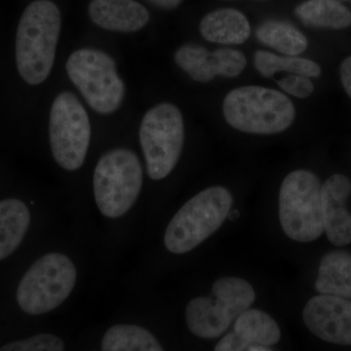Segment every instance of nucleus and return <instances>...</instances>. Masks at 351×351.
Here are the masks:
<instances>
[{
    "mask_svg": "<svg viewBox=\"0 0 351 351\" xmlns=\"http://www.w3.org/2000/svg\"><path fill=\"white\" fill-rule=\"evenodd\" d=\"M61 25V12L50 0H36L23 13L16 36V63L29 84H40L50 75Z\"/></svg>",
    "mask_w": 351,
    "mask_h": 351,
    "instance_id": "nucleus-1",
    "label": "nucleus"
},
{
    "mask_svg": "<svg viewBox=\"0 0 351 351\" xmlns=\"http://www.w3.org/2000/svg\"><path fill=\"white\" fill-rule=\"evenodd\" d=\"M223 113L232 128L256 135L287 130L295 117L294 104L286 95L255 85L237 88L226 95Z\"/></svg>",
    "mask_w": 351,
    "mask_h": 351,
    "instance_id": "nucleus-2",
    "label": "nucleus"
},
{
    "mask_svg": "<svg viewBox=\"0 0 351 351\" xmlns=\"http://www.w3.org/2000/svg\"><path fill=\"white\" fill-rule=\"evenodd\" d=\"M232 203V193L223 186H211L193 196L166 228L167 250L177 255L193 250L225 223Z\"/></svg>",
    "mask_w": 351,
    "mask_h": 351,
    "instance_id": "nucleus-3",
    "label": "nucleus"
},
{
    "mask_svg": "<svg viewBox=\"0 0 351 351\" xmlns=\"http://www.w3.org/2000/svg\"><path fill=\"white\" fill-rule=\"evenodd\" d=\"M255 300V290L248 281L239 277H221L215 281L211 295L189 302L186 325L198 338H219Z\"/></svg>",
    "mask_w": 351,
    "mask_h": 351,
    "instance_id": "nucleus-4",
    "label": "nucleus"
},
{
    "mask_svg": "<svg viewBox=\"0 0 351 351\" xmlns=\"http://www.w3.org/2000/svg\"><path fill=\"white\" fill-rule=\"evenodd\" d=\"M321 186L311 171L295 170L286 176L279 191V221L289 239L306 243L324 232Z\"/></svg>",
    "mask_w": 351,
    "mask_h": 351,
    "instance_id": "nucleus-5",
    "label": "nucleus"
},
{
    "mask_svg": "<svg viewBox=\"0 0 351 351\" xmlns=\"http://www.w3.org/2000/svg\"><path fill=\"white\" fill-rule=\"evenodd\" d=\"M143 184V170L137 154L115 149L101 157L93 178L97 206L101 214L117 219L126 214L137 201Z\"/></svg>",
    "mask_w": 351,
    "mask_h": 351,
    "instance_id": "nucleus-6",
    "label": "nucleus"
},
{
    "mask_svg": "<svg viewBox=\"0 0 351 351\" xmlns=\"http://www.w3.org/2000/svg\"><path fill=\"white\" fill-rule=\"evenodd\" d=\"M76 280L77 271L71 258L63 254H47L25 272L18 286V304L31 315L50 313L68 299Z\"/></svg>",
    "mask_w": 351,
    "mask_h": 351,
    "instance_id": "nucleus-7",
    "label": "nucleus"
},
{
    "mask_svg": "<svg viewBox=\"0 0 351 351\" xmlns=\"http://www.w3.org/2000/svg\"><path fill=\"white\" fill-rule=\"evenodd\" d=\"M184 141V119L175 105L159 104L145 113L140 127V143L151 179L159 181L174 170Z\"/></svg>",
    "mask_w": 351,
    "mask_h": 351,
    "instance_id": "nucleus-8",
    "label": "nucleus"
},
{
    "mask_svg": "<svg viewBox=\"0 0 351 351\" xmlns=\"http://www.w3.org/2000/svg\"><path fill=\"white\" fill-rule=\"evenodd\" d=\"M66 69L69 80L97 112L108 114L121 105L125 95L124 82L112 58L103 51H75L69 58Z\"/></svg>",
    "mask_w": 351,
    "mask_h": 351,
    "instance_id": "nucleus-9",
    "label": "nucleus"
},
{
    "mask_svg": "<svg viewBox=\"0 0 351 351\" xmlns=\"http://www.w3.org/2000/svg\"><path fill=\"white\" fill-rule=\"evenodd\" d=\"M49 136L56 162L64 170L80 169L86 158L91 140V124L86 110L75 94L63 92L53 101Z\"/></svg>",
    "mask_w": 351,
    "mask_h": 351,
    "instance_id": "nucleus-10",
    "label": "nucleus"
},
{
    "mask_svg": "<svg viewBox=\"0 0 351 351\" xmlns=\"http://www.w3.org/2000/svg\"><path fill=\"white\" fill-rule=\"evenodd\" d=\"M302 319L307 329L322 341L351 346V300L316 295L307 302Z\"/></svg>",
    "mask_w": 351,
    "mask_h": 351,
    "instance_id": "nucleus-11",
    "label": "nucleus"
},
{
    "mask_svg": "<svg viewBox=\"0 0 351 351\" xmlns=\"http://www.w3.org/2000/svg\"><path fill=\"white\" fill-rule=\"evenodd\" d=\"M175 62L193 80L206 83L216 76L235 77L243 73L246 57L241 51L223 48L213 52L199 45L186 44L177 50Z\"/></svg>",
    "mask_w": 351,
    "mask_h": 351,
    "instance_id": "nucleus-12",
    "label": "nucleus"
},
{
    "mask_svg": "<svg viewBox=\"0 0 351 351\" xmlns=\"http://www.w3.org/2000/svg\"><path fill=\"white\" fill-rule=\"evenodd\" d=\"M350 195V180L341 174L331 176L321 186L324 232L335 246L351 243V214L346 208Z\"/></svg>",
    "mask_w": 351,
    "mask_h": 351,
    "instance_id": "nucleus-13",
    "label": "nucleus"
},
{
    "mask_svg": "<svg viewBox=\"0 0 351 351\" xmlns=\"http://www.w3.org/2000/svg\"><path fill=\"white\" fill-rule=\"evenodd\" d=\"M280 339V328L269 314L249 308L235 320L233 331L221 339L214 351H245L251 346L276 345Z\"/></svg>",
    "mask_w": 351,
    "mask_h": 351,
    "instance_id": "nucleus-14",
    "label": "nucleus"
},
{
    "mask_svg": "<svg viewBox=\"0 0 351 351\" xmlns=\"http://www.w3.org/2000/svg\"><path fill=\"white\" fill-rule=\"evenodd\" d=\"M88 12L94 24L112 32H138L149 21V11L135 0H92Z\"/></svg>",
    "mask_w": 351,
    "mask_h": 351,
    "instance_id": "nucleus-15",
    "label": "nucleus"
},
{
    "mask_svg": "<svg viewBox=\"0 0 351 351\" xmlns=\"http://www.w3.org/2000/svg\"><path fill=\"white\" fill-rule=\"evenodd\" d=\"M203 38L219 44H242L251 34L250 23L237 9L223 8L207 14L199 25Z\"/></svg>",
    "mask_w": 351,
    "mask_h": 351,
    "instance_id": "nucleus-16",
    "label": "nucleus"
},
{
    "mask_svg": "<svg viewBox=\"0 0 351 351\" xmlns=\"http://www.w3.org/2000/svg\"><path fill=\"white\" fill-rule=\"evenodd\" d=\"M314 286L320 295L351 300V253L338 250L323 256Z\"/></svg>",
    "mask_w": 351,
    "mask_h": 351,
    "instance_id": "nucleus-17",
    "label": "nucleus"
},
{
    "mask_svg": "<svg viewBox=\"0 0 351 351\" xmlns=\"http://www.w3.org/2000/svg\"><path fill=\"white\" fill-rule=\"evenodd\" d=\"M31 223L29 208L19 199L0 201V261L12 255Z\"/></svg>",
    "mask_w": 351,
    "mask_h": 351,
    "instance_id": "nucleus-18",
    "label": "nucleus"
},
{
    "mask_svg": "<svg viewBox=\"0 0 351 351\" xmlns=\"http://www.w3.org/2000/svg\"><path fill=\"white\" fill-rule=\"evenodd\" d=\"M295 13L308 27L341 29L351 25L350 9L336 0H307L295 8Z\"/></svg>",
    "mask_w": 351,
    "mask_h": 351,
    "instance_id": "nucleus-19",
    "label": "nucleus"
},
{
    "mask_svg": "<svg viewBox=\"0 0 351 351\" xmlns=\"http://www.w3.org/2000/svg\"><path fill=\"white\" fill-rule=\"evenodd\" d=\"M101 351H164L151 332L136 325L110 327L101 339Z\"/></svg>",
    "mask_w": 351,
    "mask_h": 351,
    "instance_id": "nucleus-20",
    "label": "nucleus"
},
{
    "mask_svg": "<svg viewBox=\"0 0 351 351\" xmlns=\"http://www.w3.org/2000/svg\"><path fill=\"white\" fill-rule=\"evenodd\" d=\"M256 36L261 43L288 56H297L307 48L306 36L294 25L283 21L263 23L258 25Z\"/></svg>",
    "mask_w": 351,
    "mask_h": 351,
    "instance_id": "nucleus-21",
    "label": "nucleus"
},
{
    "mask_svg": "<svg viewBox=\"0 0 351 351\" xmlns=\"http://www.w3.org/2000/svg\"><path fill=\"white\" fill-rule=\"evenodd\" d=\"M254 64L258 73L265 77H272L281 71H288L306 77H318L321 75L319 64L311 60L295 56H277L265 51L255 53Z\"/></svg>",
    "mask_w": 351,
    "mask_h": 351,
    "instance_id": "nucleus-22",
    "label": "nucleus"
},
{
    "mask_svg": "<svg viewBox=\"0 0 351 351\" xmlns=\"http://www.w3.org/2000/svg\"><path fill=\"white\" fill-rule=\"evenodd\" d=\"M0 351H64L63 339L51 334H39L2 346Z\"/></svg>",
    "mask_w": 351,
    "mask_h": 351,
    "instance_id": "nucleus-23",
    "label": "nucleus"
},
{
    "mask_svg": "<svg viewBox=\"0 0 351 351\" xmlns=\"http://www.w3.org/2000/svg\"><path fill=\"white\" fill-rule=\"evenodd\" d=\"M283 91L297 97V98L306 99L313 93V83L306 76L300 75H289L283 80L277 82Z\"/></svg>",
    "mask_w": 351,
    "mask_h": 351,
    "instance_id": "nucleus-24",
    "label": "nucleus"
},
{
    "mask_svg": "<svg viewBox=\"0 0 351 351\" xmlns=\"http://www.w3.org/2000/svg\"><path fill=\"white\" fill-rule=\"evenodd\" d=\"M341 84L345 88L346 94L351 99V56L346 58L339 68Z\"/></svg>",
    "mask_w": 351,
    "mask_h": 351,
    "instance_id": "nucleus-25",
    "label": "nucleus"
},
{
    "mask_svg": "<svg viewBox=\"0 0 351 351\" xmlns=\"http://www.w3.org/2000/svg\"><path fill=\"white\" fill-rule=\"evenodd\" d=\"M149 1L163 10H173L182 3V0H149Z\"/></svg>",
    "mask_w": 351,
    "mask_h": 351,
    "instance_id": "nucleus-26",
    "label": "nucleus"
},
{
    "mask_svg": "<svg viewBox=\"0 0 351 351\" xmlns=\"http://www.w3.org/2000/svg\"><path fill=\"white\" fill-rule=\"evenodd\" d=\"M246 351H274V350H270L269 346L255 345V346H249V348H247Z\"/></svg>",
    "mask_w": 351,
    "mask_h": 351,
    "instance_id": "nucleus-27",
    "label": "nucleus"
},
{
    "mask_svg": "<svg viewBox=\"0 0 351 351\" xmlns=\"http://www.w3.org/2000/svg\"><path fill=\"white\" fill-rule=\"evenodd\" d=\"M336 1H348V0H336Z\"/></svg>",
    "mask_w": 351,
    "mask_h": 351,
    "instance_id": "nucleus-28",
    "label": "nucleus"
}]
</instances>
